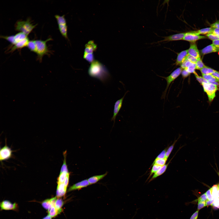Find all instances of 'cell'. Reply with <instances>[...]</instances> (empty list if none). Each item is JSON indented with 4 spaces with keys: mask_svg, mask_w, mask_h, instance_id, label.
Returning <instances> with one entry per match:
<instances>
[{
    "mask_svg": "<svg viewBox=\"0 0 219 219\" xmlns=\"http://www.w3.org/2000/svg\"><path fill=\"white\" fill-rule=\"evenodd\" d=\"M145 72V68L139 61H134L127 68L126 79L138 80Z\"/></svg>",
    "mask_w": 219,
    "mask_h": 219,
    "instance_id": "obj_7",
    "label": "cell"
},
{
    "mask_svg": "<svg viewBox=\"0 0 219 219\" xmlns=\"http://www.w3.org/2000/svg\"><path fill=\"white\" fill-rule=\"evenodd\" d=\"M82 25L85 30L90 49L94 54L102 59L101 40L97 23L95 22L90 24L87 22H83Z\"/></svg>",
    "mask_w": 219,
    "mask_h": 219,
    "instance_id": "obj_4",
    "label": "cell"
},
{
    "mask_svg": "<svg viewBox=\"0 0 219 219\" xmlns=\"http://www.w3.org/2000/svg\"><path fill=\"white\" fill-rule=\"evenodd\" d=\"M6 219H11L10 218V216H9H9Z\"/></svg>",
    "mask_w": 219,
    "mask_h": 219,
    "instance_id": "obj_12",
    "label": "cell"
},
{
    "mask_svg": "<svg viewBox=\"0 0 219 219\" xmlns=\"http://www.w3.org/2000/svg\"><path fill=\"white\" fill-rule=\"evenodd\" d=\"M1 56L11 61L19 67L21 68L22 66L21 53L2 54Z\"/></svg>",
    "mask_w": 219,
    "mask_h": 219,
    "instance_id": "obj_11",
    "label": "cell"
},
{
    "mask_svg": "<svg viewBox=\"0 0 219 219\" xmlns=\"http://www.w3.org/2000/svg\"><path fill=\"white\" fill-rule=\"evenodd\" d=\"M134 112L137 114L156 120L162 113L160 105L153 96L145 91L137 94L133 105Z\"/></svg>",
    "mask_w": 219,
    "mask_h": 219,
    "instance_id": "obj_1",
    "label": "cell"
},
{
    "mask_svg": "<svg viewBox=\"0 0 219 219\" xmlns=\"http://www.w3.org/2000/svg\"><path fill=\"white\" fill-rule=\"evenodd\" d=\"M41 56V53L33 48H30L25 50L21 53L22 66Z\"/></svg>",
    "mask_w": 219,
    "mask_h": 219,
    "instance_id": "obj_8",
    "label": "cell"
},
{
    "mask_svg": "<svg viewBox=\"0 0 219 219\" xmlns=\"http://www.w3.org/2000/svg\"><path fill=\"white\" fill-rule=\"evenodd\" d=\"M192 137H191L187 140L185 144L173 154L171 160L170 172L167 178L166 181L170 182V185L168 193L171 189L174 176L183 159L184 152L187 145Z\"/></svg>",
    "mask_w": 219,
    "mask_h": 219,
    "instance_id": "obj_5",
    "label": "cell"
},
{
    "mask_svg": "<svg viewBox=\"0 0 219 219\" xmlns=\"http://www.w3.org/2000/svg\"><path fill=\"white\" fill-rule=\"evenodd\" d=\"M42 56L33 61L28 63L22 67L17 72L15 76L19 78L26 74L32 73L37 70H40L44 62Z\"/></svg>",
    "mask_w": 219,
    "mask_h": 219,
    "instance_id": "obj_6",
    "label": "cell"
},
{
    "mask_svg": "<svg viewBox=\"0 0 219 219\" xmlns=\"http://www.w3.org/2000/svg\"><path fill=\"white\" fill-rule=\"evenodd\" d=\"M125 87L132 92L138 94L141 89V84L139 80H129L126 79Z\"/></svg>",
    "mask_w": 219,
    "mask_h": 219,
    "instance_id": "obj_10",
    "label": "cell"
},
{
    "mask_svg": "<svg viewBox=\"0 0 219 219\" xmlns=\"http://www.w3.org/2000/svg\"><path fill=\"white\" fill-rule=\"evenodd\" d=\"M54 38V37H50L44 29H41L39 31L26 32L24 35L23 43L25 46L33 48L41 54Z\"/></svg>",
    "mask_w": 219,
    "mask_h": 219,
    "instance_id": "obj_3",
    "label": "cell"
},
{
    "mask_svg": "<svg viewBox=\"0 0 219 219\" xmlns=\"http://www.w3.org/2000/svg\"><path fill=\"white\" fill-rule=\"evenodd\" d=\"M40 70L46 77L54 79V70L52 60L44 61Z\"/></svg>",
    "mask_w": 219,
    "mask_h": 219,
    "instance_id": "obj_9",
    "label": "cell"
},
{
    "mask_svg": "<svg viewBox=\"0 0 219 219\" xmlns=\"http://www.w3.org/2000/svg\"><path fill=\"white\" fill-rule=\"evenodd\" d=\"M78 59L77 57L75 56L67 61L52 60L54 70V80L56 82L57 88L60 92L63 91L66 83L72 82L74 79L69 65L71 63Z\"/></svg>",
    "mask_w": 219,
    "mask_h": 219,
    "instance_id": "obj_2",
    "label": "cell"
}]
</instances>
